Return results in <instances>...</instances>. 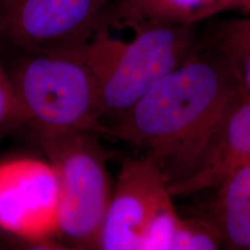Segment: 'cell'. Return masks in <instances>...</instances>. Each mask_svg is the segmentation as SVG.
I'll list each match as a JSON object with an SVG mask.
<instances>
[{
    "instance_id": "obj_3",
    "label": "cell",
    "mask_w": 250,
    "mask_h": 250,
    "mask_svg": "<svg viewBox=\"0 0 250 250\" xmlns=\"http://www.w3.org/2000/svg\"><path fill=\"white\" fill-rule=\"evenodd\" d=\"M11 83L21 122L35 134L102 133L98 81L76 50L27 51Z\"/></svg>"
},
{
    "instance_id": "obj_9",
    "label": "cell",
    "mask_w": 250,
    "mask_h": 250,
    "mask_svg": "<svg viewBox=\"0 0 250 250\" xmlns=\"http://www.w3.org/2000/svg\"><path fill=\"white\" fill-rule=\"evenodd\" d=\"M226 11L250 17V0H114L105 23L117 27L138 23L195 26Z\"/></svg>"
},
{
    "instance_id": "obj_1",
    "label": "cell",
    "mask_w": 250,
    "mask_h": 250,
    "mask_svg": "<svg viewBox=\"0 0 250 250\" xmlns=\"http://www.w3.org/2000/svg\"><path fill=\"white\" fill-rule=\"evenodd\" d=\"M241 95L224 56L210 43L197 44L102 133L154 162L170 187L198 170Z\"/></svg>"
},
{
    "instance_id": "obj_2",
    "label": "cell",
    "mask_w": 250,
    "mask_h": 250,
    "mask_svg": "<svg viewBox=\"0 0 250 250\" xmlns=\"http://www.w3.org/2000/svg\"><path fill=\"white\" fill-rule=\"evenodd\" d=\"M133 37L115 39L103 26L76 51L98 81L104 125L132 107L196 48L195 26L138 23Z\"/></svg>"
},
{
    "instance_id": "obj_6",
    "label": "cell",
    "mask_w": 250,
    "mask_h": 250,
    "mask_svg": "<svg viewBox=\"0 0 250 250\" xmlns=\"http://www.w3.org/2000/svg\"><path fill=\"white\" fill-rule=\"evenodd\" d=\"M58 176L49 160L15 156L0 161V230L34 245L58 236Z\"/></svg>"
},
{
    "instance_id": "obj_11",
    "label": "cell",
    "mask_w": 250,
    "mask_h": 250,
    "mask_svg": "<svg viewBox=\"0 0 250 250\" xmlns=\"http://www.w3.org/2000/svg\"><path fill=\"white\" fill-rule=\"evenodd\" d=\"M208 43L226 59L240 93L250 98V17L220 23Z\"/></svg>"
},
{
    "instance_id": "obj_8",
    "label": "cell",
    "mask_w": 250,
    "mask_h": 250,
    "mask_svg": "<svg viewBox=\"0 0 250 250\" xmlns=\"http://www.w3.org/2000/svg\"><path fill=\"white\" fill-rule=\"evenodd\" d=\"M250 164V98L233 105L210 151L195 174L169 187L173 197L215 189L234 169Z\"/></svg>"
},
{
    "instance_id": "obj_10",
    "label": "cell",
    "mask_w": 250,
    "mask_h": 250,
    "mask_svg": "<svg viewBox=\"0 0 250 250\" xmlns=\"http://www.w3.org/2000/svg\"><path fill=\"white\" fill-rule=\"evenodd\" d=\"M212 221L225 248L250 249V164L234 169L215 188Z\"/></svg>"
},
{
    "instance_id": "obj_7",
    "label": "cell",
    "mask_w": 250,
    "mask_h": 250,
    "mask_svg": "<svg viewBox=\"0 0 250 250\" xmlns=\"http://www.w3.org/2000/svg\"><path fill=\"white\" fill-rule=\"evenodd\" d=\"M170 204L169 183L154 162L137 154L124 159L111 190L96 249L139 250L149 223Z\"/></svg>"
},
{
    "instance_id": "obj_5",
    "label": "cell",
    "mask_w": 250,
    "mask_h": 250,
    "mask_svg": "<svg viewBox=\"0 0 250 250\" xmlns=\"http://www.w3.org/2000/svg\"><path fill=\"white\" fill-rule=\"evenodd\" d=\"M114 0H0V36L24 51L73 50L104 24Z\"/></svg>"
},
{
    "instance_id": "obj_12",
    "label": "cell",
    "mask_w": 250,
    "mask_h": 250,
    "mask_svg": "<svg viewBox=\"0 0 250 250\" xmlns=\"http://www.w3.org/2000/svg\"><path fill=\"white\" fill-rule=\"evenodd\" d=\"M12 120L21 121L20 110L11 79L6 76L0 62V125Z\"/></svg>"
},
{
    "instance_id": "obj_4",
    "label": "cell",
    "mask_w": 250,
    "mask_h": 250,
    "mask_svg": "<svg viewBox=\"0 0 250 250\" xmlns=\"http://www.w3.org/2000/svg\"><path fill=\"white\" fill-rule=\"evenodd\" d=\"M98 134H36L58 176V236L79 249H96L112 190L105 152Z\"/></svg>"
}]
</instances>
